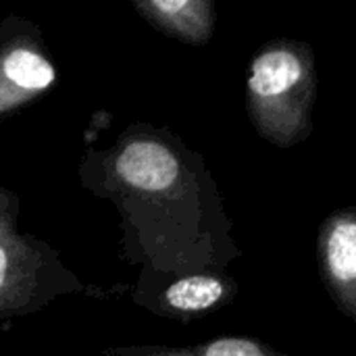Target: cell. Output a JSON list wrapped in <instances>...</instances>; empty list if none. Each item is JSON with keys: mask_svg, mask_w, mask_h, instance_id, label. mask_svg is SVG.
<instances>
[{"mask_svg": "<svg viewBox=\"0 0 356 356\" xmlns=\"http://www.w3.org/2000/svg\"><path fill=\"white\" fill-rule=\"evenodd\" d=\"M6 271H8V257H6V250L0 246V292L6 282Z\"/></svg>", "mask_w": 356, "mask_h": 356, "instance_id": "7", "label": "cell"}, {"mask_svg": "<svg viewBox=\"0 0 356 356\" xmlns=\"http://www.w3.org/2000/svg\"><path fill=\"white\" fill-rule=\"evenodd\" d=\"M319 263L338 307L356 321V209L334 213L321 225Z\"/></svg>", "mask_w": 356, "mask_h": 356, "instance_id": "2", "label": "cell"}, {"mask_svg": "<svg viewBox=\"0 0 356 356\" xmlns=\"http://www.w3.org/2000/svg\"><path fill=\"white\" fill-rule=\"evenodd\" d=\"M119 177L136 190L161 192L179 175L177 156L159 142L140 140L129 144L117 159Z\"/></svg>", "mask_w": 356, "mask_h": 356, "instance_id": "3", "label": "cell"}, {"mask_svg": "<svg viewBox=\"0 0 356 356\" xmlns=\"http://www.w3.org/2000/svg\"><path fill=\"white\" fill-rule=\"evenodd\" d=\"M165 29L192 40L204 42L213 29V8L202 0H152L140 4Z\"/></svg>", "mask_w": 356, "mask_h": 356, "instance_id": "5", "label": "cell"}, {"mask_svg": "<svg viewBox=\"0 0 356 356\" xmlns=\"http://www.w3.org/2000/svg\"><path fill=\"white\" fill-rule=\"evenodd\" d=\"M225 296V284L217 277L194 275L175 282L165 292V302L179 313H202L219 305Z\"/></svg>", "mask_w": 356, "mask_h": 356, "instance_id": "6", "label": "cell"}, {"mask_svg": "<svg viewBox=\"0 0 356 356\" xmlns=\"http://www.w3.org/2000/svg\"><path fill=\"white\" fill-rule=\"evenodd\" d=\"M54 81V67L35 50L15 48L0 60V113L35 96Z\"/></svg>", "mask_w": 356, "mask_h": 356, "instance_id": "4", "label": "cell"}, {"mask_svg": "<svg viewBox=\"0 0 356 356\" xmlns=\"http://www.w3.org/2000/svg\"><path fill=\"white\" fill-rule=\"evenodd\" d=\"M315 69L311 48L277 42L250 65L248 106L261 136L288 148L311 134Z\"/></svg>", "mask_w": 356, "mask_h": 356, "instance_id": "1", "label": "cell"}]
</instances>
